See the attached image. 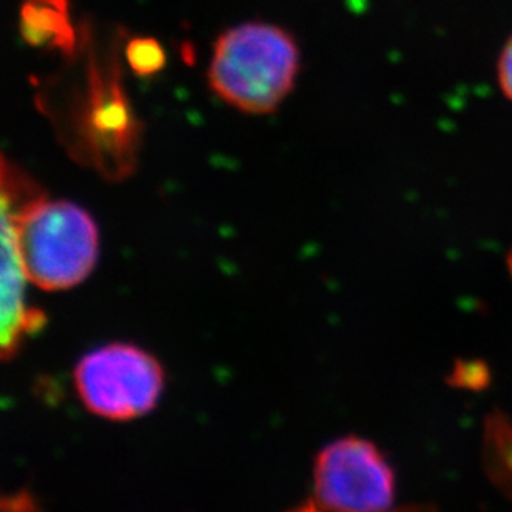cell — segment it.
I'll use <instances>...</instances> for the list:
<instances>
[{
	"label": "cell",
	"mask_w": 512,
	"mask_h": 512,
	"mask_svg": "<svg viewBox=\"0 0 512 512\" xmlns=\"http://www.w3.org/2000/svg\"><path fill=\"white\" fill-rule=\"evenodd\" d=\"M301 55L290 32L247 22L225 30L213 45L208 87L223 104L245 115L275 114L293 94Z\"/></svg>",
	"instance_id": "1"
},
{
	"label": "cell",
	"mask_w": 512,
	"mask_h": 512,
	"mask_svg": "<svg viewBox=\"0 0 512 512\" xmlns=\"http://www.w3.org/2000/svg\"><path fill=\"white\" fill-rule=\"evenodd\" d=\"M17 248L27 280L44 290H65L94 270L99 233L82 208L42 197L17 218Z\"/></svg>",
	"instance_id": "2"
},
{
	"label": "cell",
	"mask_w": 512,
	"mask_h": 512,
	"mask_svg": "<svg viewBox=\"0 0 512 512\" xmlns=\"http://www.w3.org/2000/svg\"><path fill=\"white\" fill-rule=\"evenodd\" d=\"M70 142L75 152L100 172L122 178L137 165L142 124L120 84L119 65L102 69L92 62L79 100Z\"/></svg>",
	"instance_id": "3"
},
{
	"label": "cell",
	"mask_w": 512,
	"mask_h": 512,
	"mask_svg": "<svg viewBox=\"0 0 512 512\" xmlns=\"http://www.w3.org/2000/svg\"><path fill=\"white\" fill-rule=\"evenodd\" d=\"M74 383L90 413L110 421H132L157 408L165 389V370L148 351L112 343L79 361Z\"/></svg>",
	"instance_id": "4"
},
{
	"label": "cell",
	"mask_w": 512,
	"mask_h": 512,
	"mask_svg": "<svg viewBox=\"0 0 512 512\" xmlns=\"http://www.w3.org/2000/svg\"><path fill=\"white\" fill-rule=\"evenodd\" d=\"M311 501L326 512H391L396 473L378 444L341 436L316 454Z\"/></svg>",
	"instance_id": "5"
},
{
	"label": "cell",
	"mask_w": 512,
	"mask_h": 512,
	"mask_svg": "<svg viewBox=\"0 0 512 512\" xmlns=\"http://www.w3.org/2000/svg\"><path fill=\"white\" fill-rule=\"evenodd\" d=\"M22 34L30 44L72 49L74 30L65 0H30L22 9Z\"/></svg>",
	"instance_id": "6"
},
{
	"label": "cell",
	"mask_w": 512,
	"mask_h": 512,
	"mask_svg": "<svg viewBox=\"0 0 512 512\" xmlns=\"http://www.w3.org/2000/svg\"><path fill=\"white\" fill-rule=\"evenodd\" d=\"M484 464L494 483L512 493V426L503 414H493L486 421Z\"/></svg>",
	"instance_id": "7"
},
{
	"label": "cell",
	"mask_w": 512,
	"mask_h": 512,
	"mask_svg": "<svg viewBox=\"0 0 512 512\" xmlns=\"http://www.w3.org/2000/svg\"><path fill=\"white\" fill-rule=\"evenodd\" d=\"M127 59L135 74L142 77L157 74L165 67V52L157 40H133L127 47Z\"/></svg>",
	"instance_id": "8"
},
{
	"label": "cell",
	"mask_w": 512,
	"mask_h": 512,
	"mask_svg": "<svg viewBox=\"0 0 512 512\" xmlns=\"http://www.w3.org/2000/svg\"><path fill=\"white\" fill-rule=\"evenodd\" d=\"M486 376L488 373L481 363L458 361L451 371L449 383L454 386H463V388H479V386H483Z\"/></svg>",
	"instance_id": "9"
},
{
	"label": "cell",
	"mask_w": 512,
	"mask_h": 512,
	"mask_svg": "<svg viewBox=\"0 0 512 512\" xmlns=\"http://www.w3.org/2000/svg\"><path fill=\"white\" fill-rule=\"evenodd\" d=\"M499 87L503 94L512 102V37L508 44L504 45L498 62Z\"/></svg>",
	"instance_id": "10"
},
{
	"label": "cell",
	"mask_w": 512,
	"mask_h": 512,
	"mask_svg": "<svg viewBox=\"0 0 512 512\" xmlns=\"http://www.w3.org/2000/svg\"><path fill=\"white\" fill-rule=\"evenodd\" d=\"M286 512H326L323 509L318 508L313 501H308V503L300 504V506H296V508L290 509V511ZM391 512H438V509L433 508V506H429V504H414V506H406V508L393 509Z\"/></svg>",
	"instance_id": "11"
},
{
	"label": "cell",
	"mask_w": 512,
	"mask_h": 512,
	"mask_svg": "<svg viewBox=\"0 0 512 512\" xmlns=\"http://www.w3.org/2000/svg\"><path fill=\"white\" fill-rule=\"evenodd\" d=\"M9 508H17V504H14V506H9L4 498H0V512L9 511Z\"/></svg>",
	"instance_id": "12"
},
{
	"label": "cell",
	"mask_w": 512,
	"mask_h": 512,
	"mask_svg": "<svg viewBox=\"0 0 512 512\" xmlns=\"http://www.w3.org/2000/svg\"><path fill=\"white\" fill-rule=\"evenodd\" d=\"M508 268H509V273H511V278H512V252L509 253V256H508Z\"/></svg>",
	"instance_id": "13"
}]
</instances>
